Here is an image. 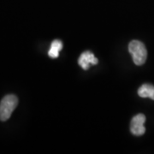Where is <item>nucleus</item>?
Masks as SVG:
<instances>
[{
  "label": "nucleus",
  "instance_id": "20e7f679",
  "mask_svg": "<svg viewBox=\"0 0 154 154\" xmlns=\"http://www.w3.org/2000/svg\"><path fill=\"white\" fill-rule=\"evenodd\" d=\"M78 63L83 69L87 70L91 65H95L98 63V58H96L94 57L93 52L87 51L83 52L81 57H79Z\"/></svg>",
  "mask_w": 154,
  "mask_h": 154
},
{
  "label": "nucleus",
  "instance_id": "f03ea898",
  "mask_svg": "<svg viewBox=\"0 0 154 154\" xmlns=\"http://www.w3.org/2000/svg\"><path fill=\"white\" fill-rule=\"evenodd\" d=\"M128 51L136 65H142L146 61L147 51L145 45L139 40H132L128 45Z\"/></svg>",
  "mask_w": 154,
  "mask_h": 154
},
{
  "label": "nucleus",
  "instance_id": "423d86ee",
  "mask_svg": "<svg viewBox=\"0 0 154 154\" xmlns=\"http://www.w3.org/2000/svg\"><path fill=\"white\" fill-rule=\"evenodd\" d=\"M63 49V43L58 39H55L51 45V48L48 51V55L51 58H57L59 56V52Z\"/></svg>",
  "mask_w": 154,
  "mask_h": 154
},
{
  "label": "nucleus",
  "instance_id": "f257e3e1",
  "mask_svg": "<svg viewBox=\"0 0 154 154\" xmlns=\"http://www.w3.org/2000/svg\"><path fill=\"white\" fill-rule=\"evenodd\" d=\"M18 105V99L14 94L5 96L0 102V121L5 122L11 117Z\"/></svg>",
  "mask_w": 154,
  "mask_h": 154
},
{
  "label": "nucleus",
  "instance_id": "7ed1b4c3",
  "mask_svg": "<svg viewBox=\"0 0 154 154\" xmlns=\"http://www.w3.org/2000/svg\"><path fill=\"white\" fill-rule=\"evenodd\" d=\"M146 122V116L143 114H138L134 116L130 123V131L135 136L143 135L146 132V128L144 123Z\"/></svg>",
  "mask_w": 154,
  "mask_h": 154
},
{
  "label": "nucleus",
  "instance_id": "39448f33",
  "mask_svg": "<svg viewBox=\"0 0 154 154\" xmlns=\"http://www.w3.org/2000/svg\"><path fill=\"white\" fill-rule=\"evenodd\" d=\"M138 94L141 98H150L154 100V86L151 84H143L139 88Z\"/></svg>",
  "mask_w": 154,
  "mask_h": 154
}]
</instances>
